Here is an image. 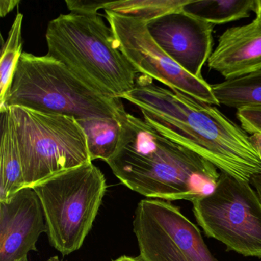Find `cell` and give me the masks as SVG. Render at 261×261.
Segmentation results:
<instances>
[{"label":"cell","instance_id":"obj_1","mask_svg":"<svg viewBox=\"0 0 261 261\" xmlns=\"http://www.w3.org/2000/svg\"><path fill=\"white\" fill-rule=\"evenodd\" d=\"M122 99L137 107L160 134L221 172L250 183L261 174V159L250 136L213 105L158 86L141 74L135 88Z\"/></svg>","mask_w":261,"mask_h":261},{"label":"cell","instance_id":"obj_2","mask_svg":"<svg viewBox=\"0 0 261 261\" xmlns=\"http://www.w3.org/2000/svg\"><path fill=\"white\" fill-rule=\"evenodd\" d=\"M121 137L107 162L126 187L151 199L192 201L213 192L221 172L198 154L123 111Z\"/></svg>","mask_w":261,"mask_h":261},{"label":"cell","instance_id":"obj_3","mask_svg":"<svg viewBox=\"0 0 261 261\" xmlns=\"http://www.w3.org/2000/svg\"><path fill=\"white\" fill-rule=\"evenodd\" d=\"M45 39L47 56L99 94L122 99L135 88L139 73L100 14L60 15L48 22Z\"/></svg>","mask_w":261,"mask_h":261},{"label":"cell","instance_id":"obj_4","mask_svg":"<svg viewBox=\"0 0 261 261\" xmlns=\"http://www.w3.org/2000/svg\"><path fill=\"white\" fill-rule=\"evenodd\" d=\"M15 106L77 120L117 117L125 110L121 99L99 94L62 62L28 53L19 59L6 103L7 109Z\"/></svg>","mask_w":261,"mask_h":261},{"label":"cell","instance_id":"obj_5","mask_svg":"<svg viewBox=\"0 0 261 261\" xmlns=\"http://www.w3.org/2000/svg\"><path fill=\"white\" fill-rule=\"evenodd\" d=\"M33 189L42 203L50 244L62 254L79 250L94 224L107 190L92 162L47 178Z\"/></svg>","mask_w":261,"mask_h":261},{"label":"cell","instance_id":"obj_6","mask_svg":"<svg viewBox=\"0 0 261 261\" xmlns=\"http://www.w3.org/2000/svg\"><path fill=\"white\" fill-rule=\"evenodd\" d=\"M9 111L27 187L92 162L85 131L75 118L22 107Z\"/></svg>","mask_w":261,"mask_h":261},{"label":"cell","instance_id":"obj_7","mask_svg":"<svg viewBox=\"0 0 261 261\" xmlns=\"http://www.w3.org/2000/svg\"><path fill=\"white\" fill-rule=\"evenodd\" d=\"M191 202L207 237L227 250L261 259V201L250 182L221 172L213 192Z\"/></svg>","mask_w":261,"mask_h":261},{"label":"cell","instance_id":"obj_8","mask_svg":"<svg viewBox=\"0 0 261 261\" xmlns=\"http://www.w3.org/2000/svg\"><path fill=\"white\" fill-rule=\"evenodd\" d=\"M134 231L143 261H218L198 227L169 201H140Z\"/></svg>","mask_w":261,"mask_h":261},{"label":"cell","instance_id":"obj_9","mask_svg":"<svg viewBox=\"0 0 261 261\" xmlns=\"http://www.w3.org/2000/svg\"><path fill=\"white\" fill-rule=\"evenodd\" d=\"M120 49L139 74L149 76L170 88L211 105H219L212 86L203 77L183 69L155 42L147 22L105 11Z\"/></svg>","mask_w":261,"mask_h":261},{"label":"cell","instance_id":"obj_10","mask_svg":"<svg viewBox=\"0 0 261 261\" xmlns=\"http://www.w3.org/2000/svg\"><path fill=\"white\" fill-rule=\"evenodd\" d=\"M215 25L181 10L148 22L155 42L183 69L196 77L213 51Z\"/></svg>","mask_w":261,"mask_h":261},{"label":"cell","instance_id":"obj_11","mask_svg":"<svg viewBox=\"0 0 261 261\" xmlns=\"http://www.w3.org/2000/svg\"><path fill=\"white\" fill-rule=\"evenodd\" d=\"M46 231L43 207L33 188L0 201V261H17L36 251L39 236Z\"/></svg>","mask_w":261,"mask_h":261},{"label":"cell","instance_id":"obj_12","mask_svg":"<svg viewBox=\"0 0 261 261\" xmlns=\"http://www.w3.org/2000/svg\"><path fill=\"white\" fill-rule=\"evenodd\" d=\"M254 19L227 29L218 39L207 65L225 80L261 71V5L256 0Z\"/></svg>","mask_w":261,"mask_h":261},{"label":"cell","instance_id":"obj_13","mask_svg":"<svg viewBox=\"0 0 261 261\" xmlns=\"http://www.w3.org/2000/svg\"><path fill=\"white\" fill-rule=\"evenodd\" d=\"M27 188L16 129L8 109L1 111L0 201Z\"/></svg>","mask_w":261,"mask_h":261},{"label":"cell","instance_id":"obj_14","mask_svg":"<svg viewBox=\"0 0 261 261\" xmlns=\"http://www.w3.org/2000/svg\"><path fill=\"white\" fill-rule=\"evenodd\" d=\"M85 131L91 161L108 162L117 151L121 137V124L117 117H91L77 120Z\"/></svg>","mask_w":261,"mask_h":261},{"label":"cell","instance_id":"obj_15","mask_svg":"<svg viewBox=\"0 0 261 261\" xmlns=\"http://www.w3.org/2000/svg\"><path fill=\"white\" fill-rule=\"evenodd\" d=\"M256 7V0H191L183 11L215 25L249 17Z\"/></svg>","mask_w":261,"mask_h":261},{"label":"cell","instance_id":"obj_16","mask_svg":"<svg viewBox=\"0 0 261 261\" xmlns=\"http://www.w3.org/2000/svg\"><path fill=\"white\" fill-rule=\"evenodd\" d=\"M212 86L219 105L237 110L261 107V71Z\"/></svg>","mask_w":261,"mask_h":261},{"label":"cell","instance_id":"obj_17","mask_svg":"<svg viewBox=\"0 0 261 261\" xmlns=\"http://www.w3.org/2000/svg\"><path fill=\"white\" fill-rule=\"evenodd\" d=\"M191 0H122L105 3V11L126 17L136 18L145 22L181 11Z\"/></svg>","mask_w":261,"mask_h":261},{"label":"cell","instance_id":"obj_18","mask_svg":"<svg viewBox=\"0 0 261 261\" xmlns=\"http://www.w3.org/2000/svg\"><path fill=\"white\" fill-rule=\"evenodd\" d=\"M22 21L23 15L18 13L12 24L7 42L2 48L0 62V112L7 110L6 103L18 62L22 54Z\"/></svg>","mask_w":261,"mask_h":261},{"label":"cell","instance_id":"obj_19","mask_svg":"<svg viewBox=\"0 0 261 261\" xmlns=\"http://www.w3.org/2000/svg\"><path fill=\"white\" fill-rule=\"evenodd\" d=\"M241 128L247 134H261V107H246L237 111Z\"/></svg>","mask_w":261,"mask_h":261},{"label":"cell","instance_id":"obj_20","mask_svg":"<svg viewBox=\"0 0 261 261\" xmlns=\"http://www.w3.org/2000/svg\"><path fill=\"white\" fill-rule=\"evenodd\" d=\"M106 1H88V0H67L65 1L68 10L73 13L82 15L99 14L100 10H103Z\"/></svg>","mask_w":261,"mask_h":261},{"label":"cell","instance_id":"obj_21","mask_svg":"<svg viewBox=\"0 0 261 261\" xmlns=\"http://www.w3.org/2000/svg\"><path fill=\"white\" fill-rule=\"evenodd\" d=\"M20 4L18 0H1L0 2V16L5 17L7 14L13 11L15 7Z\"/></svg>","mask_w":261,"mask_h":261},{"label":"cell","instance_id":"obj_22","mask_svg":"<svg viewBox=\"0 0 261 261\" xmlns=\"http://www.w3.org/2000/svg\"><path fill=\"white\" fill-rule=\"evenodd\" d=\"M250 141L257 151L261 159V134H255L250 136Z\"/></svg>","mask_w":261,"mask_h":261},{"label":"cell","instance_id":"obj_23","mask_svg":"<svg viewBox=\"0 0 261 261\" xmlns=\"http://www.w3.org/2000/svg\"><path fill=\"white\" fill-rule=\"evenodd\" d=\"M250 184L254 187L255 190L259 195V199L261 201V174L256 175L251 178Z\"/></svg>","mask_w":261,"mask_h":261},{"label":"cell","instance_id":"obj_24","mask_svg":"<svg viewBox=\"0 0 261 261\" xmlns=\"http://www.w3.org/2000/svg\"><path fill=\"white\" fill-rule=\"evenodd\" d=\"M114 261H143L140 257H130V256H123Z\"/></svg>","mask_w":261,"mask_h":261},{"label":"cell","instance_id":"obj_25","mask_svg":"<svg viewBox=\"0 0 261 261\" xmlns=\"http://www.w3.org/2000/svg\"><path fill=\"white\" fill-rule=\"evenodd\" d=\"M46 261H62L60 259H59V256H54L50 257L49 259H47Z\"/></svg>","mask_w":261,"mask_h":261},{"label":"cell","instance_id":"obj_26","mask_svg":"<svg viewBox=\"0 0 261 261\" xmlns=\"http://www.w3.org/2000/svg\"><path fill=\"white\" fill-rule=\"evenodd\" d=\"M17 261H28V258H27V256H25V257L22 258V259H19Z\"/></svg>","mask_w":261,"mask_h":261},{"label":"cell","instance_id":"obj_27","mask_svg":"<svg viewBox=\"0 0 261 261\" xmlns=\"http://www.w3.org/2000/svg\"><path fill=\"white\" fill-rule=\"evenodd\" d=\"M259 4H260V5H261V0H259Z\"/></svg>","mask_w":261,"mask_h":261}]
</instances>
